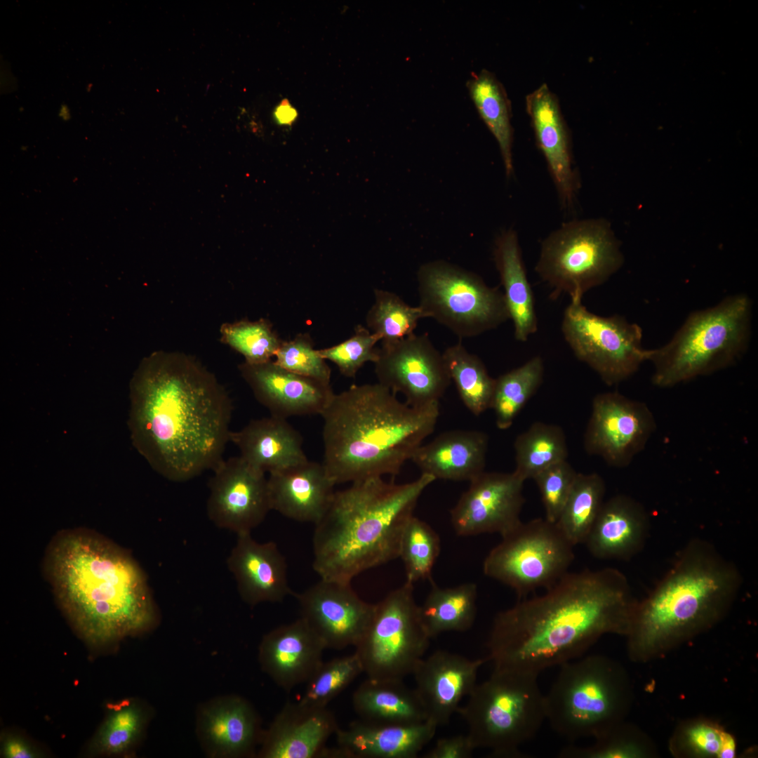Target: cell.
Masks as SVG:
<instances>
[{
  "label": "cell",
  "mask_w": 758,
  "mask_h": 758,
  "mask_svg": "<svg viewBox=\"0 0 758 758\" xmlns=\"http://www.w3.org/2000/svg\"><path fill=\"white\" fill-rule=\"evenodd\" d=\"M374 299L366 324L382 343H393L414 333L419 320L427 317L420 306L408 305L394 293L375 289Z\"/></svg>",
  "instance_id": "42"
},
{
  "label": "cell",
  "mask_w": 758,
  "mask_h": 758,
  "mask_svg": "<svg viewBox=\"0 0 758 758\" xmlns=\"http://www.w3.org/2000/svg\"><path fill=\"white\" fill-rule=\"evenodd\" d=\"M752 310L750 298L740 293L690 313L668 343L646 350L653 384L670 387L736 363L748 348Z\"/></svg>",
  "instance_id": "7"
},
{
  "label": "cell",
  "mask_w": 758,
  "mask_h": 758,
  "mask_svg": "<svg viewBox=\"0 0 758 758\" xmlns=\"http://www.w3.org/2000/svg\"><path fill=\"white\" fill-rule=\"evenodd\" d=\"M133 445L168 480H190L222 460L232 404L215 378L185 356L155 353L131 382Z\"/></svg>",
  "instance_id": "1"
},
{
  "label": "cell",
  "mask_w": 758,
  "mask_h": 758,
  "mask_svg": "<svg viewBox=\"0 0 758 758\" xmlns=\"http://www.w3.org/2000/svg\"><path fill=\"white\" fill-rule=\"evenodd\" d=\"M623 260L606 221L578 220L563 224L543 241L535 270L552 289L551 298L565 293L576 303L606 282Z\"/></svg>",
  "instance_id": "10"
},
{
  "label": "cell",
  "mask_w": 758,
  "mask_h": 758,
  "mask_svg": "<svg viewBox=\"0 0 758 758\" xmlns=\"http://www.w3.org/2000/svg\"><path fill=\"white\" fill-rule=\"evenodd\" d=\"M44 570L79 635L103 645L149 630L157 612L143 571L126 550L88 529L58 532Z\"/></svg>",
  "instance_id": "3"
},
{
  "label": "cell",
  "mask_w": 758,
  "mask_h": 758,
  "mask_svg": "<svg viewBox=\"0 0 758 758\" xmlns=\"http://www.w3.org/2000/svg\"><path fill=\"white\" fill-rule=\"evenodd\" d=\"M221 333L222 340L251 364L272 360L282 342L270 321L264 319L225 324Z\"/></svg>",
  "instance_id": "46"
},
{
  "label": "cell",
  "mask_w": 758,
  "mask_h": 758,
  "mask_svg": "<svg viewBox=\"0 0 758 758\" xmlns=\"http://www.w3.org/2000/svg\"><path fill=\"white\" fill-rule=\"evenodd\" d=\"M434 480L427 474L406 484L373 477L335 491L314 524L313 568L321 579L350 583L361 573L399 557L405 526Z\"/></svg>",
  "instance_id": "6"
},
{
  "label": "cell",
  "mask_w": 758,
  "mask_h": 758,
  "mask_svg": "<svg viewBox=\"0 0 758 758\" xmlns=\"http://www.w3.org/2000/svg\"><path fill=\"white\" fill-rule=\"evenodd\" d=\"M361 672L363 667L355 652L323 662L306 683V689L298 703L311 707H327Z\"/></svg>",
  "instance_id": "44"
},
{
  "label": "cell",
  "mask_w": 758,
  "mask_h": 758,
  "mask_svg": "<svg viewBox=\"0 0 758 758\" xmlns=\"http://www.w3.org/2000/svg\"><path fill=\"white\" fill-rule=\"evenodd\" d=\"M638 601L615 568L568 572L544 594L496 614L487 659L494 669L538 675L583 656L605 634L625 637Z\"/></svg>",
  "instance_id": "2"
},
{
  "label": "cell",
  "mask_w": 758,
  "mask_h": 758,
  "mask_svg": "<svg viewBox=\"0 0 758 758\" xmlns=\"http://www.w3.org/2000/svg\"><path fill=\"white\" fill-rule=\"evenodd\" d=\"M227 564L240 597L251 606L280 602L293 594L285 557L273 542L260 543L251 533L238 534Z\"/></svg>",
  "instance_id": "25"
},
{
  "label": "cell",
  "mask_w": 758,
  "mask_h": 758,
  "mask_svg": "<svg viewBox=\"0 0 758 758\" xmlns=\"http://www.w3.org/2000/svg\"><path fill=\"white\" fill-rule=\"evenodd\" d=\"M208 483L207 514L218 527L251 533L272 510L265 473L240 456L222 459Z\"/></svg>",
  "instance_id": "17"
},
{
  "label": "cell",
  "mask_w": 758,
  "mask_h": 758,
  "mask_svg": "<svg viewBox=\"0 0 758 758\" xmlns=\"http://www.w3.org/2000/svg\"><path fill=\"white\" fill-rule=\"evenodd\" d=\"M486 556V576L509 586L519 599L555 584L568 572L574 546L545 518L522 521Z\"/></svg>",
  "instance_id": "13"
},
{
  "label": "cell",
  "mask_w": 758,
  "mask_h": 758,
  "mask_svg": "<svg viewBox=\"0 0 758 758\" xmlns=\"http://www.w3.org/2000/svg\"><path fill=\"white\" fill-rule=\"evenodd\" d=\"M352 702L359 719L373 724L411 725L427 720L416 691L403 680L367 677L353 693Z\"/></svg>",
  "instance_id": "33"
},
{
  "label": "cell",
  "mask_w": 758,
  "mask_h": 758,
  "mask_svg": "<svg viewBox=\"0 0 758 758\" xmlns=\"http://www.w3.org/2000/svg\"><path fill=\"white\" fill-rule=\"evenodd\" d=\"M320 415L322 464L336 485L399 474L434 430L439 406H411L377 383L334 394Z\"/></svg>",
  "instance_id": "4"
},
{
  "label": "cell",
  "mask_w": 758,
  "mask_h": 758,
  "mask_svg": "<svg viewBox=\"0 0 758 758\" xmlns=\"http://www.w3.org/2000/svg\"><path fill=\"white\" fill-rule=\"evenodd\" d=\"M633 695L620 663L602 655L583 656L560 665L545 694L546 719L568 740L594 738L625 720Z\"/></svg>",
  "instance_id": "8"
},
{
  "label": "cell",
  "mask_w": 758,
  "mask_h": 758,
  "mask_svg": "<svg viewBox=\"0 0 758 758\" xmlns=\"http://www.w3.org/2000/svg\"><path fill=\"white\" fill-rule=\"evenodd\" d=\"M197 730L204 750L212 757H251L264 733L253 705L236 696L204 706L198 715Z\"/></svg>",
  "instance_id": "24"
},
{
  "label": "cell",
  "mask_w": 758,
  "mask_h": 758,
  "mask_svg": "<svg viewBox=\"0 0 758 758\" xmlns=\"http://www.w3.org/2000/svg\"><path fill=\"white\" fill-rule=\"evenodd\" d=\"M145 722L142 707L131 700L115 705L95 738L96 749L119 754L129 750L139 738Z\"/></svg>",
  "instance_id": "45"
},
{
  "label": "cell",
  "mask_w": 758,
  "mask_h": 758,
  "mask_svg": "<svg viewBox=\"0 0 758 758\" xmlns=\"http://www.w3.org/2000/svg\"><path fill=\"white\" fill-rule=\"evenodd\" d=\"M230 441L237 446L242 459L264 473L280 472L308 460L300 434L287 419L271 415L231 431Z\"/></svg>",
  "instance_id": "30"
},
{
  "label": "cell",
  "mask_w": 758,
  "mask_h": 758,
  "mask_svg": "<svg viewBox=\"0 0 758 758\" xmlns=\"http://www.w3.org/2000/svg\"><path fill=\"white\" fill-rule=\"evenodd\" d=\"M669 747L673 756L681 758H734L737 755L733 734L705 718L682 722L673 733Z\"/></svg>",
  "instance_id": "40"
},
{
  "label": "cell",
  "mask_w": 758,
  "mask_h": 758,
  "mask_svg": "<svg viewBox=\"0 0 758 758\" xmlns=\"http://www.w3.org/2000/svg\"><path fill=\"white\" fill-rule=\"evenodd\" d=\"M325 649L320 638L300 618L262 637L258 660L263 672L279 686L290 691L310 679L324 662Z\"/></svg>",
  "instance_id": "23"
},
{
  "label": "cell",
  "mask_w": 758,
  "mask_h": 758,
  "mask_svg": "<svg viewBox=\"0 0 758 758\" xmlns=\"http://www.w3.org/2000/svg\"><path fill=\"white\" fill-rule=\"evenodd\" d=\"M274 361L294 373L331 383V370L326 360L314 347L308 333H301L290 340H282Z\"/></svg>",
  "instance_id": "48"
},
{
  "label": "cell",
  "mask_w": 758,
  "mask_h": 758,
  "mask_svg": "<svg viewBox=\"0 0 758 758\" xmlns=\"http://www.w3.org/2000/svg\"><path fill=\"white\" fill-rule=\"evenodd\" d=\"M302 618L326 649L355 646L364 633L375 604L362 600L350 583L321 579L295 594Z\"/></svg>",
  "instance_id": "19"
},
{
  "label": "cell",
  "mask_w": 758,
  "mask_h": 758,
  "mask_svg": "<svg viewBox=\"0 0 758 758\" xmlns=\"http://www.w3.org/2000/svg\"><path fill=\"white\" fill-rule=\"evenodd\" d=\"M272 510L298 521L314 524L327 510L335 484L322 463L307 460L267 478Z\"/></svg>",
  "instance_id": "29"
},
{
  "label": "cell",
  "mask_w": 758,
  "mask_h": 758,
  "mask_svg": "<svg viewBox=\"0 0 758 758\" xmlns=\"http://www.w3.org/2000/svg\"><path fill=\"white\" fill-rule=\"evenodd\" d=\"M493 258L503 287L517 340L526 342L538 330L535 298L528 280L517 234L512 230L496 240Z\"/></svg>",
  "instance_id": "32"
},
{
  "label": "cell",
  "mask_w": 758,
  "mask_h": 758,
  "mask_svg": "<svg viewBox=\"0 0 758 758\" xmlns=\"http://www.w3.org/2000/svg\"><path fill=\"white\" fill-rule=\"evenodd\" d=\"M544 376V364L536 356L519 367L500 375L496 385L491 408L500 430L511 427L516 416L536 393Z\"/></svg>",
  "instance_id": "39"
},
{
  "label": "cell",
  "mask_w": 758,
  "mask_h": 758,
  "mask_svg": "<svg viewBox=\"0 0 758 758\" xmlns=\"http://www.w3.org/2000/svg\"><path fill=\"white\" fill-rule=\"evenodd\" d=\"M378 341L380 340L377 335L359 324L347 340L318 352L325 360L335 364L342 375L354 378L366 363L378 360L379 348L375 345Z\"/></svg>",
  "instance_id": "47"
},
{
  "label": "cell",
  "mask_w": 758,
  "mask_h": 758,
  "mask_svg": "<svg viewBox=\"0 0 758 758\" xmlns=\"http://www.w3.org/2000/svg\"><path fill=\"white\" fill-rule=\"evenodd\" d=\"M58 117L65 121L71 119V111L67 105L63 103L60 106Z\"/></svg>",
  "instance_id": "53"
},
{
  "label": "cell",
  "mask_w": 758,
  "mask_h": 758,
  "mask_svg": "<svg viewBox=\"0 0 758 758\" xmlns=\"http://www.w3.org/2000/svg\"><path fill=\"white\" fill-rule=\"evenodd\" d=\"M561 331L574 355L608 385L627 380L646 361L641 327L620 315L601 317L582 302H570Z\"/></svg>",
  "instance_id": "14"
},
{
  "label": "cell",
  "mask_w": 758,
  "mask_h": 758,
  "mask_svg": "<svg viewBox=\"0 0 758 758\" xmlns=\"http://www.w3.org/2000/svg\"><path fill=\"white\" fill-rule=\"evenodd\" d=\"M486 660L440 650L418 662L412 674L427 719L438 726L449 722L477 684L479 669Z\"/></svg>",
  "instance_id": "21"
},
{
  "label": "cell",
  "mask_w": 758,
  "mask_h": 758,
  "mask_svg": "<svg viewBox=\"0 0 758 758\" xmlns=\"http://www.w3.org/2000/svg\"><path fill=\"white\" fill-rule=\"evenodd\" d=\"M297 115L296 109L286 100L281 101L274 112L276 121L281 125L291 124L295 120Z\"/></svg>",
  "instance_id": "52"
},
{
  "label": "cell",
  "mask_w": 758,
  "mask_h": 758,
  "mask_svg": "<svg viewBox=\"0 0 758 758\" xmlns=\"http://www.w3.org/2000/svg\"><path fill=\"white\" fill-rule=\"evenodd\" d=\"M590 745H568L558 753L561 758H648L656 750L646 734L625 720L594 738Z\"/></svg>",
  "instance_id": "41"
},
{
  "label": "cell",
  "mask_w": 758,
  "mask_h": 758,
  "mask_svg": "<svg viewBox=\"0 0 758 758\" xmlns=\"http://www.w3.org/2000/svg\"><path fill=\"white\" fill-rule=\"evenodd\" d=\"M467 88L476 109L498 142L506 174L513 171L511 107L507 93L496 77L486 69L472 73Z\"/></svg>",
  "instance_id": "35"
},
{
  "label": "cell",
  "mask_w": 758,
  "mask_h": 758,
  "mask_svg": "<svg viewBox=\"0 0 758 758\" xmlns=\"http://www.w3.org/2000/svg\"><path fill=\"white\" fill-rule=\"evenodd\" d=\"M417 278L418 306L460 338L477 336L510 319L503 291L473 272L437 260L423 265Z\"/></svg>",
  "instance_id": "11"
},
{
  "label": "cell",
  "mask_w": 758,
  "mask_h": 758,
  "mask_svg": "<svg viewBox=\"0 0 758 758\" xmlns=\"http://www.w3.org/2000/svg\"><path fill=\"white\" fill-rule=\"evenodd\" d=\"M374 364L378 383L402 394L413 407L439 403L451 381L442 353L427 333L382 343Z\"/></svg>",
  "instance_id": "15"
},
{
  "label": "cell",
  "mask_w": 758,
  "mask_h": 758,
  "mask_svg": "<svg viewBox=\"0 0 758 758\" xmlns=\"http://www.w3.org/2000/svg\"><path fill=\"white\" fill-rule=\"evenodd\" d=\"M440 552V540L435 531L424 521L412 516L404 529L399 557L404 563L406 580L414 584L430 579Z\"/></svg>",
  "instance_id": "43"
},
{
  "label": "cell",
  "mask_w": 758,
  "mask_h": 758,
  "mask_svg": "<svg viewBox=\"0 0 758 758\" xmlns=\"http://www.w3.org/2000/svg\"><path fill=\"white\" fill-rule=\"evenodd\" d=\"M538 677L494 669L488 679L475 685L466 705L457 711L475 748H488L493 757H521L520 747L534 738L546 719Z\"/></svg>",
  "instance_id": "9"
},
{
  "label": "cell",
  "mask_w": 758,
  "mask_h": 758,
  "mask_svg": "<svg viewBox=\"0 0 758 758\" xmlns=\"http://www.w3.org/2000/svg\"><path fill=\"white\" fill-rule=\"evenodd\" d=\"M438 726L427 719L411 725L373 724L361 719L335 733V758H415Z\"/></svg>",
  "instance_id": "28"
},
{
  "label": "cell",
  "mask_w": 758,
  "mask_h": 758,
  "mask_svg": "<svg viewBox=\"0 0 758 758\" xmlns=\"http://www.w3.org/2000/svg\"><path fill=\"white\" fill-rule=\"evenodd\" d=\"M239 371L257 401L271 415L285 419L321 415L335 394L331 383L294 373L272 360L244 362Z\"/></svg>",
  "instance_id": "20"
},
{
  "label": "cell",
  "mask_w": 758,
  "mask_h": 758,
  "mask_svg": "<svg viewBox=\"0 0 758 758\" xmlns=\"http://www.w3.org/2000/svg\"><path fill=\"white\" fill-rule=\"evenodd\" d=\"M656 429L654 417L643 402L617 392L597 394L584 434V448L616 467L627 466Z\"/></svg>",
  "instance_id": "16"
},
{
  "label": "cell",
  "mask_w": 758,
  "mask_h": 758,
  "mask_svg": "<svg viewBox=\"0 0 758 758\" xmlns=\"http://www.w3.org/2000/svg\"><path fill=\"white\" fill-rule=\"evenodd\" d=\"M338 729L335 714L327 707L288 702L264 731L258 757H324L326 742Z\"/></svg>",
  "instance_id": "22"
},
{
  "label": "cell",
  "mask_w": 758,
  "mask_h": 758,
  "mask_svg": "<svg viewBox=\"0 0 758 758\" xmlns=\"http://www.w3.org/2000/svg\"><path fill=\"white\" fill-rule=\"evenodd\" d=\"M477 587L472 583L441 588L432 584L420 615L430 639L446 632H464L473 625L477 613Z\"/></svg>",
  "instance_id": "34"
},
{
  "label": "cell",
  "mask_w": 758,
  "mask_h": 758,
  "mask_svg": "<svg viewBox=\"0 0 758 758\" xmlns=\"http://www.w3.org/2000/svg\"><path fill=\"white\" fill-rule=\"evenodd\" d=\"M537 144L547 161L560 199L564 206L572 204L578 190V178L572 166L569 136L558 100L546 84L526 98Z\"/></svg>",
  "instance_id": "27"
},
{
  "label": "cell",
  "mask_w": 758,
  "mask_h": 758,
  "mask_svg": "<svg viewBox=\"0 0 758 758\" xmlns=\"http://www.w3.org/2000/svg\"><path fill=\"white\" fill-rule=\"evenodd\" d=\"M606 485L597 473H578L555 523L573 545L584 543L604 503Z\"/></svg>",
  "instance_id": "38"
},
{
  "label": "cell",
  "mask_w": 758,
  "mask_h": 758,
  "mask_svg": "<svg viewBox=\"0 0 758 758\" xmlns=\"http://www.w3.org/2000/svg\"><path fill=\"white\" fill-rule=\"evenodd\" d=\"M649 531L650 518L643 505L617 495L604 502L584 543L595 558L628 561L641 552Z\"/></svg>",
  "instance_id": "26"
},
{
  "label": "cell",
  "mask_w": 758,
  "mask_h": 758,
  "mask_svg": "<svg viewBox=\"0 0 758 758\" xmlns=\"http://www.w3.org/2000/svg\"><path fill=\"white\" fill-rule=\"evenodd\" d=\"M577 474L566 460L543 470L533 479L539 489L547 520L557 522Z\"/></svg>",
  "instance_id": "49"
},
{
  "label": "cell",
  "mask_w": 758,
  "mask_h": 758,
  "mask_svg": "<svg viewBox=\"0 0 758 758\" xmlns=\"http://www.w3.org/2000/svg\"><path fill=\"white\" fill-rule=\"evenodd\" d=\"M406 582L375 604L355 653L368 678L404 680L412 674L430 644L413 597Z\"/></svg>",
  "instance_id": "12"
},
{
  "label": "cell",
  "mask_w": 758,
  "mask_h": 758,
  "mask_svg": "<svg viewBox=\"0 0 758 758\" xmlns=\"http://www.w3.org/2000/svg\"><path fill=\"white\" fill-rule=\"evenodd\" d=\"M470 738L467 735H458L439 739L434 746L423 757L425 758H469L475 750Z\"/></svg>",
  "instance_id": "50"
},
{
  "label": "cell",
  "mask_w": 758,
  "mask_h": 758,
  "mask_svg": "<svg viewBox=\"0 0 758 758\" xmlns=\"http://www.w3.org/2000/svg\"><path fill=\"white\" fill-rule=\"evenodd\" d=\"M516 467L514 472L524 481L548 467L566 460L568 447L563 429L556 425L536 422L519 434L514 443Z\"/></svg>",
  "instance_id": "37"
},
{
  "label": "cell",
  "mask_w": 758,
  "mask_h": 758,
  "mask_svg": "<svg viewBox=\"0 0 758 758\" xmlns=\"http://www.w3.org/2000/svg\"><path fill=\"white\" fill-rule=\"evenodd\" d=\"M470 483L450 512L458 536L498 533L503 536L521 522L524 481L514 472L484 471Z\"/></svg>",
  "instance_id": "18"
},
{
  "label": "cell",
  "mask_w": 758,
  "mask_h": 758,
  "mask_svg": "<svg viewBox=\"0 0 758 758\" xmlns=\"http://www.w3.org/2000/svg\"><path fill=\"white\" fill-rule=\"evenodd\" d=\"M442 356L467 408L476 416L491 408L496 379L488 374L479 357L468 352L461 343L447 347Z\"/></svg>",
  "instance_id": "36"
},
{
  "label": "cell",
  "mask_w": 758,
  "mask_h": 758,
  "mask_svg": "<svg viewBox=\"0 0 758 758\" xmlns=\"http://www.w3.org/2000/svg\"><path fill=\"white\" fill-rule=\"evenodd\" d=\"M3 755L7 758H33L36 754L23 739L18 737L7 738L3 744Z\"/></svg>",
  "instance_id": "51"
},
{
  "label": "cell",
  "mask_w": 758,
  "mask_h": 758,
  "mask_svg": "<svg viewBox=\"0 0 758 758\" xmlns=\"http://www.w3.org/2000/svg\"><path fill=\"white\" fill-rule=\"evenodd\" d=\"M743 582L738 567L707 540L693 538L637 604L625 636L630 660L645 663L710 630L724 618Z\"/></svg>",
  "instance_id": "5"
},
{
  "label": "cell",
  "mask_w": 758,
  "mask_h": 758,
  "mask_svg": "<svg viewBox=\"0 0 758 758\" xmlns=\"http://www.w3.org/2000/svg\"><path fill=\"white\" fill-rule=\"evenodd\" d=\"M488 437L477 430H451L421 444L411 460L435 479L470 481L483 472Z\"/></svg>",
  "instance_id": "31"
}]
</instances>
